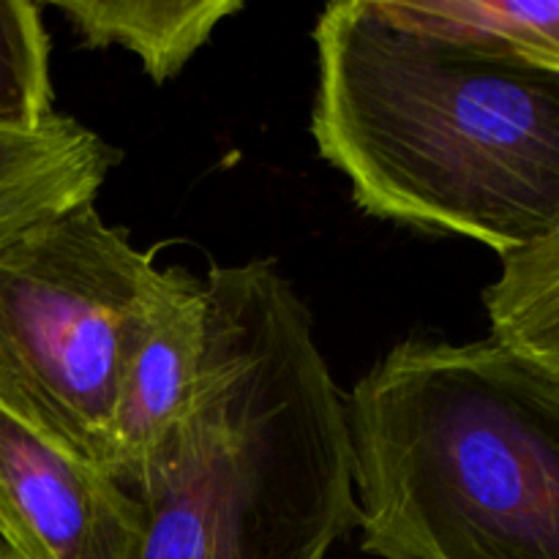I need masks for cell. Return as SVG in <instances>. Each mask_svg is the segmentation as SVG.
<instances>
[{
  "label": "cell",
  "instance_id": "cell-1",
  "mask_svg": "<svg viewBox=\"0 0 559 559\" xmlns=\"http://www.w3.org/2000/svg\"><path fill=\"white\" fill-rule=\"evenodd\" d=\"M317 151L366 213L508 257L559 229V74L338 0L314 25Z\"/></svg>",
  "mask_w": 559,
  "mask_h": 559
},
{
  "label": "cell",
  "instance_id": "cell-2",
  "mask_svg": "<svg viewBox=\"0 0 559 559\" xmlns=\"http://www.w3.org/2000/svg\"><path fill=\"white\" fill-rule=\"evenodd\" d=\"M207 347L136 559H325L358 524L347 399L271 260L213 265Z\"/></svg>",
  "mask_w": 559,
  "mask_h": 559
},
{
  "label": "cell",
  "instance_id": "cell-3",
  "mask_svg": "<svg viewBox=\"0 0 559 559\" xmlns=\"http://www.w3.org/2000/svg\"><path fill=\"white\" fill-rule=\"evenodd\" d=\"M364 551L559 559V377L495 336L409 338L347 399Z\"/></svg>",
  "mask_w": 559,
  "mask_h": 559
},
{
  "label": "cell",
  "instance_id": "cell-4",
  "mask_svg": "<svg viewBox=\"0 0 559 559\" xmlns=\"http://www.w3.org/2000/svg\"><path fill=\"white\" fill-rule=\"evenodd\" d=\"M156 273L93 202L0 246V409L115 480L120 360Z\"/></svg>",
  "mask_w": 559,
  "mask_h": 559
},
{
  "label": "cell",
  "instance_id": "cell-5",
  "mask_svg": "<svg viewBox=\"0 0 559 559\" xmlns=\"http://www.w3.org/2000/svg\"><path fill=\"white\" fill-rule=\"evenodd\" d=\"M145 508L107 469L60 451L0 409L5 559H136Z\"/></svg>",
  "mask_w": 559,
  "mask_h": 559
},
{
  "label": "cell",
  "instance_id": "cell-6",
  "mask_svg": "<svg viewBox=\"0 0 559 559\" xmlns=\"http://www.w3.org/2000/svg\"><path fill=\"white\" fill-rule=\"evenodd\" d=\"M207 287L183 267L158 271L142 298L118 377V484L131 497L169 462L183 431L207 347Z\"/></svg>",
  "mask_w": 559,
  "mask_h": 559
},
{
  "label": "cell",
  "instance_id": "cell-7",
  "mask_svg": "<svg viewBox=\"0 0 559 559\" xmlns=\"http://www.w3.org/2000/svg\"><path fill=\"white\" fill-rule=\"evenodd\" d=\"M118 162V147L66 115L36 131L0 129V246L96 200Z\"/></svg>",
  "mask_w": 559,
  "mask_h": 559
},
{
  "label": "cell",
  "instance_id": "cell-8",
  "mask_svg": "<svg viewBox=\"0 0 559 559\" xmlns=\"http://www.w3.org/2000/svg\"><path fill=\"white\" fill-rule=\"evenodd\" d=\"M85 47H120L140 58L156 85L178 76L211 41L227 16L243 11L240 0H60Z\"/></svg>",
  "mask_w": 559,
  "mask_h": 559
},
{
  "label": "cell",
  "instance_id": "cell-9",
  "mask_svg": "<svg viewBox=\"0 0 559 559\" xmlns=\"http://www.w3.org/2000/svg\"><path fill=\"white\" fill-rule=\"evenodd\" d=\"M484 306L497 342L559 377V229L502 257Z\"/></svg>",
  "mask_w": 559,
  "mask_h": 559
},
{
  "label": "cell",
  "instance_id": "cell-10",
  "mask_svg": "<svg viewBox=\"0 0 559 559\" xmlns=\"http://www.w3.org/2000/svg\"><path fill=\"white\" fill-rule=\"evenodd\" d=\"M420 25L469 38L491 52L559 74V3L516 0H393Z\"/></svg>",
  "mask_w": 559,
  "mask_h": 559
},
{
  "label": "cell",
  "instance_id": "cell-11",
  "mask_svg": "<svg viewBox=\"0 0 559 559\" xmlns=\"http://www.w3.org/2000/svg\"><path fill=\"white\" fill-rule=\"evenodd\" d=\"M55 115L41 9L31 0H0V129L36 131Z\"/></svg>",
  "mask_w": 559,
  "mask_h": 559
},
{
  "label": "cell",
  "instance_id": "cell-12",
  "mask_svg": "<svg viewBox=\"0 0 559 559\" xmlns=\"http://www.w3.org/2000/svg\"><path fill=\"white\" fill-rule=\"evenodd\" d=\"M0 559H3V555H0Z\"/></svg>",
  "mask_w": 559,
  "mask_h": 559
}]
</instances>
